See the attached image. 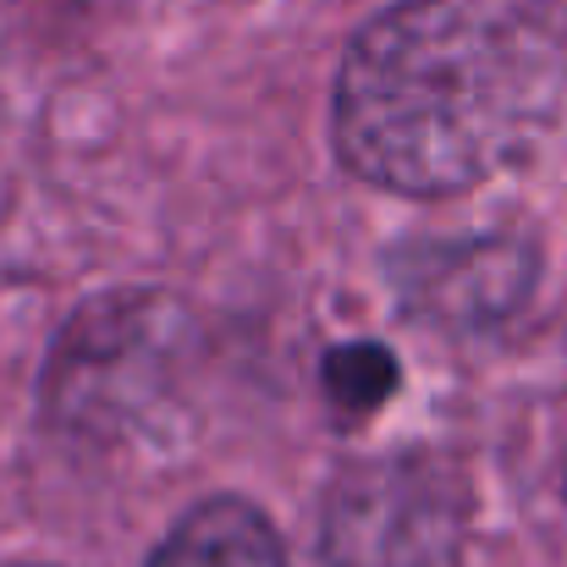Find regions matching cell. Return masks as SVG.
Returning a JSON list of instances; mask_svg holds the SVG:
<instances>
[{"mask_svg":"<svg viewBox=\"0 0 567 567\" xmlns=\"http://www.w3.org/2000/svg\"><path fill=\"white\" fill-rule=\"evenodd\" d=\"M326 385H331V396H337L342 408H375L380 396L396 385L391 353H385V348H370V342L342 348V353H331V364H326Z\"/></svg>","mask_w":567,"mask_h":567,"instance_id":"obj_3","label":"cell"},{"mask_svg":"<svg viewBox=\"0 0 567 567\" xmlns=\"http://www.w3.org/2000/svg\"><path fill=\"white\" fill-rule=\"evenodd\" d=\"M563 491H567V474H563Z\"/></svg>","mask_w":567,"mask_h":567,"instance_id":"obj_4","label":"cell"},{"mask_svg":"<svg viewBox=\"0 0 567 567\" xmlns=\"http://www.w3.org/2000/svg\"><path fill=\"white\" fill-rule=\"evenodd\" d=\"M567 100V0H396L342 50L331 150L364 188L457 198L524 166Z\"/></svg>","mask_w":567,"mask_h":567,"instance_id":"obj_1","label":"cell"},{"mask_svg":"<svg viewBox=\"0 0 567 567\" xmlns=\"http://www.w3.org/2000/svg\"><path fill=\"white\" fill-rule=\"evenodd\" d=\"M144 567H287V546L248 496H204L166 529Z\"/></svg>","mask_w":567,"mask_h":567,"instance_id":"obj_2","label":"cell"}]
</instances>
